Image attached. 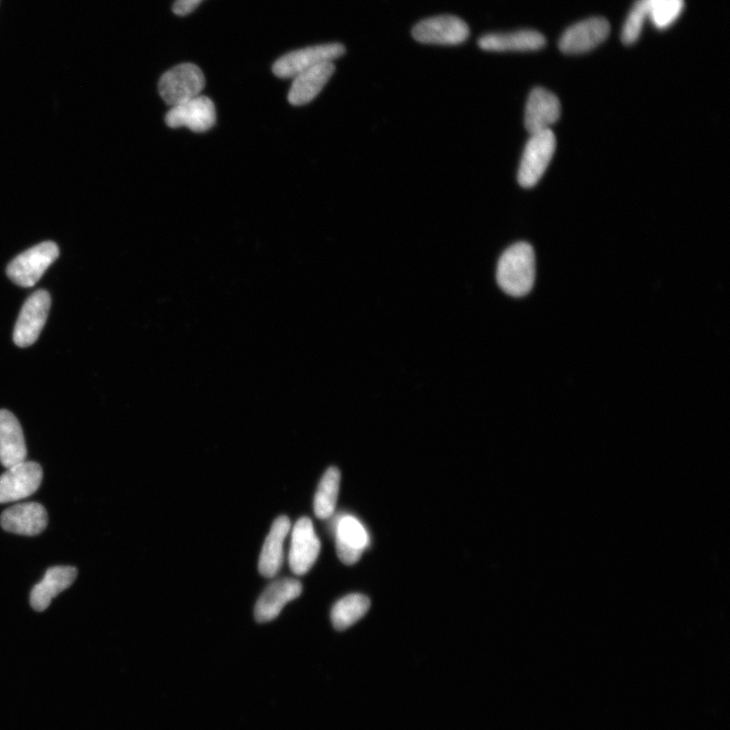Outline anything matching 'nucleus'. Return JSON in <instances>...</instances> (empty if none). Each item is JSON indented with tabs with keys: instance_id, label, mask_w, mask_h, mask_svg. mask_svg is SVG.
Masks as SVG:
<instances>
[{
	"instance_id": "1",
	"label": "nucleus",
	"mask_w": 730,
	"mask_h": 730,
	"mask_svg": "<svg viewBox=\"0 0 730 730\" xmlns=\"http://www.w3.org/2000/svg\"><path fill=\"white\" fill-rule=\"evenodd\" d=\"M497 282L508 296L522 298L533 289L536 279V257L528 243L509 247L497 265Z\"/></svg>"
},
{
	"instance_id": "2",
	"label": "nucleus",
	"mask_w": 730,
	"mask_h": 730,
	"mask_svg": "<svg viewBox=\"0 0 730 730\" xmlns=\"http://www.w3.org/2000/svg\"><path fill=\"white\" fill-rule=\"evenodd\" d=\"M204 87L202 70L193 63H183L164 73L159 93L167 105L176 107L200 96Z\"/></svg>"
},
{
	"instance_id": "3",
	"label": "nucleus",
	"mask_w": 730,
	"mask_h": 730,
	"mask_svg": "<svg viewBox=\"0 0 730 730\" xmlns=\"http://www.w3.org/2000/svg\"><path fill=\"white\" fill-rule=\"evenodd\" d=\"M555 150L556 137L551 129L531 136L519 170L518 179L522 187L532 188L538 184L549 167Z\"/></svg>"
},
{
	"instance_id": "4",
	"label": "nucleus",
	"mask_w": 730,
	"mask_h": 730,
	"mask_svg": "<svg viewBox=\"0 0 730 730\" xmlns=\"http://www.w3.org/2000/svg\"><path fill=\"white\" fill-rule=\"evenodd\" d=\"M339 43L323 44L289 52L280 57L272 71L277 78L294 79L300 73L325 62H333L345 53Z\"/></svg>"
},
{
	"instance_id": "5",
	"label": "nucleus",
	"mask_w": 730,
	"mask_h": 730,
	"mask_svg": "<svg viewBox=\"0 0 730 730\" xmlns=\"http://www.w3.org/2000/svg\"><path fill=\"white\" fill-rule=\"evenodd\" d=\"M58 257L59 248L55 243H41L15 258L8 266V276L17 285L32 287Z\"/></svg>"
},
{
	"instance_id": "6",
	"label": "nucleus",
	"mask_w": 730,
	"mask_h": 730,
	"mask_svg": "<svg viewBox=\"0 0 730 730\" xmlns=\"http://www.w3.org/2000/svg\"><path fill=\"white\" fill-rule=\"evenodd\" d=\"M51 298L46 290H38L27 300L22 308L14 330V341L25 348L39 338L48 318Z\"/></svg>"
},
{
	"instance_id": "7",
	"label": "nucleus",
	"mask_w": 730,
	"mask_h": 730,
	"mask_svg": "<svg viewBox=\"0 0 730 730\" xmlns=\"http://www.w3.org/2000/svg\"><path fill=\"white\" fill-rule=\"evenodd\" d=\"M469 34L468 25L455 16L423 20L412 31L417 42L434 45H460L468 39Z\"/></svg>"
},
{
	"instance_id": "8",
	"label": "nucleus",
	"mask_w": 730,
	"mask_h": 730,
	"mask_svg": "<svg viewBox=\"0 0 730 730\" xmlns=\"http://www.w3.org/2000/svg\"><path fill=\"white\" fill-rule=\"evenodd\" d=\"M43 471L35 462H22L0 476V503H10L33 495L40 487Z\"/></svg>"
},
{
	"instance_id": "9",
	"label": "nucleus",
	"mask_w": 730,
	"mask_h": 730,
	"mask_svg": "<svg viewBox=\"0 0 730 730\" xmlns=\"http://www.w3.org/2000/svg\"><path fill=\"white\" fill-rule=\"evenodd\" d=\"M321 550L314 525L309 518L297 522L291 534L289 566L298 576L307 574L316 563Z\"/></svg>"
},
{
	"instance_id": "10",
	"label": "nucleus",
	"mask_w": 730,
	"mask_h": 730,
	"mask_svg": "<svg viewBox=\"0 0 730 730\" xmlns=\"http://www.w3.org/2000/svg\"><path fill=\"white\" fill-rule=\"evenodd\" d=\"M610 31V23L604 18L583 20L564 32L559 40V48L565 54L587 53L601 45Z\"/></svg>"
},
{
	"instance_id": "11",
	"label": "nucleus",
	"mask_w": 730,
	"mask_h": 730,
	"mask_svg": "<svg viewBox=\"0 0 730 730\" xmlns=\"http://www.w3.org/2000/svg\"><path fill=\"white\" fill-rule=\"evenodd\" d=\"M171 128L187 127L193 132L210 130L216 122L214 103L205 96H198L179 106L172 107L165 118Z\"/></svg>"
},
{
	"instance_id": "12",
	"label": "nucleus",
	"mask_w": 730,
	"mask_h": 730,
	"mask_svg": "<svg viewBox=\"0 0 730 730\" xmlns=\"http://www.w3.org/2000/svg\"><path fill=\"white\" fill-rule=\"evenodd\" d=\"M302 592V583L297 579L285 578L274 581L256 604V621L266 623L276 619L285 605L299 598Z\"/></svg>"
},
{
	"instance_id": "13",
	"label": "nucleus",
	"mask_w": 730,
	"mask_h": 730,
	"mask_svg": "<svg viewBox=\"0 0 730 730\" xmlns=\"http://www.w3.org/2000/svg\"><path fill=\"white\" fill-rule=\"evenodd\" d=\"M0 524L4 530L13 534L37 536L48 525L47 511L37 502L17 504L5 511Z\"/></svg>"
},
{
	"instance_id": "14",
	"label": "nucleus",
	"mask_w": 730,
	"mask_h": 730,
	"mask_svg": "<svg viewBox=\"0 0 730 730\" xmlns=\"http://www.w3.org/2000/svg\"><path fill=\"white\" fill-rule=\"evenodd\" d=\"M370 545V536L363 525L352 516L338 520L336 526V549L339 559L352 565L359 561Z\"/></svg>"
},
{
	"instance_id": "15",
	"label": "nucleus",
	"mask_w": 730,
	"mask_h": 730,
	"mask_svg": "<svg viewBox=\"0 0 730 730\" xmlns=\"http://www.w3.org/2000/svg\"><path fill=\"white\" fill-rule=\"evenodd\" d=\"M561 105L558 98L543 88H536L530 94L525 114V125L531 135L550 130L560 118Z\"/></svg>"
},
{
	"instance_id": "16",
	"label": "nucleus",
	"mask_w": 730,
	"mask_h": 730,
	"mask_svg": "<svg viewBox=\"0 0 730 730\" xmlns=\"http://www.w3.org/2000/svg\"><path fill=\"white\" fill-rule=\"evenodd\" d=\"M27 458V447L22 426L8 410H0V463L10 468Z\"/></svg>"
},
{
	"instance_id": "17",
	"label": "nucleus",
	"mask_w": 730,
	"mask_h": 730,
	"mask_svg": "<svg viewBox=\"0 0 730 730\" xmlns=\"http://www.w3.org/2000/svg\"><path fill=\"white\" fill-rule=\"evenodd\" d=\"M335 72L333 62L316 65L294 78L288 93V102L294 106H304L312 102L324 89Z\"/></svg>"
},
{
	"instance_id": "18",
	"label": "nucleus",
	"mask_w": 730,
	"mask_h": 730,
	"mask_svg": "<svg viewBox=\"0 0 730 730\" xmlns=\"http://www.w3.org/2000/svg\"><path fill=\"white\" fill-rule=\"evenodd\" d=\"M78 570L71 566H56L47 570L43 580L31 593V606L37 612L45 611L52 600L72 586Z\"/></svg>"
},
{
	"instance_id": "19",
	"label": "nucleus",
	"mask_w": 730,
	"mask_h": 730,
	"mask_svg": "<svg viewBox=\"0 0 730 730\" xmlns=\"http://www.w3.org/2000/svg\"><path fill=\"white\" fill-rule=\"evenodd\" d=\"M482 50L492 52H529L542 49L546 38L534 30H520L503 34H488L480 38Z\"/></svg>"
},
{
	"instance_id": "20",
	"label": "nucleus",
	"mask_w": 730,
	"mask_h": 730,
	"mask_svg": "<svg viewBox=\"0 0 730 730\" xmlns=\"http://www.w3.org/2000/svg\"><path fill=\"white\" fill-rule=\"evenodd\" d=\"M291 529L287 517H279L271 527L259 560V572L264 577L275 576L282 567L284 559V542Z\"/></svg>"
},
{
	"instance_id": "21",
	"label": "nucleus",
	"mask_w": 730,
	"mask_h": 730,
	"mask_svg": "<svg viewBox=\"0 0 730 730\" xmlns=\"http://www.w3.org/2000/svg\"><path fill=\"white\" fill-rule=\"evenodd\" d=\"M341 475L335 468H329L322 477L314 501L315 515L320 520H328L334 514L339 490Z\"/></svg>"
},
{
	"instance_id": "22",
	"label": "nucleus",
	"mask_w": 730,
	"mask_h": 730,
	"mask_svg": "<svg viewBox=\"0 0 730 730\" xmlns=\"http://www.w3.org/2000/svg\"><path fill=\"white\" fill-rule=\"evenodd\" d=\"M371 608V600L359 594L346 596L335 604L331 619L335 629L343 631L354 625Z\"/></svg>"
},
{
	"instance_id": "23",
	"label": "nucleus",
	"mask_w": 730,
	"mask_h": 730,
	"mask_svg": "<svg viewBox=\"0 0 730 730\" xmlns=\"http://www.w3.org/2000/svg\"><path fill=\"white\" fill-rule=\"evenodd\" d=\"M684 7V0H653L649 20L656 29L666 30L680 18Z\"/></svg>"
},
{
	"instance_id": "24",
	"label": "nucleus",
	"mask_w": 730,
	"mask_h": 730,
	"mask_svg": "<svg viewBox=\"0 0 730 730\" xmlns=\"http://www.w3.org/2000/svg\"><path fill=\"white\" fill-rule=\"evenodd\" d=\"M653 0H637L630 11L622 30L625 45L634 44L640 37L645 21L649 19Z\"/></svg>"
},
{
	"instance_id": "25",
	"label": "nucleus",
	"mask_w": 730,
	"mask_h": 730,
	"mask_svg": "<svg viewBox=\"0 0 730 730\" xmlns=\"http://www.w3.org/2000/svg\"><path fill=\"white\" fill-rule=\"evenodd\" d=\"M202 3V0H176L173 12L180 17L187 16L194 12Z\"/></svg>"
}]
</instances>
